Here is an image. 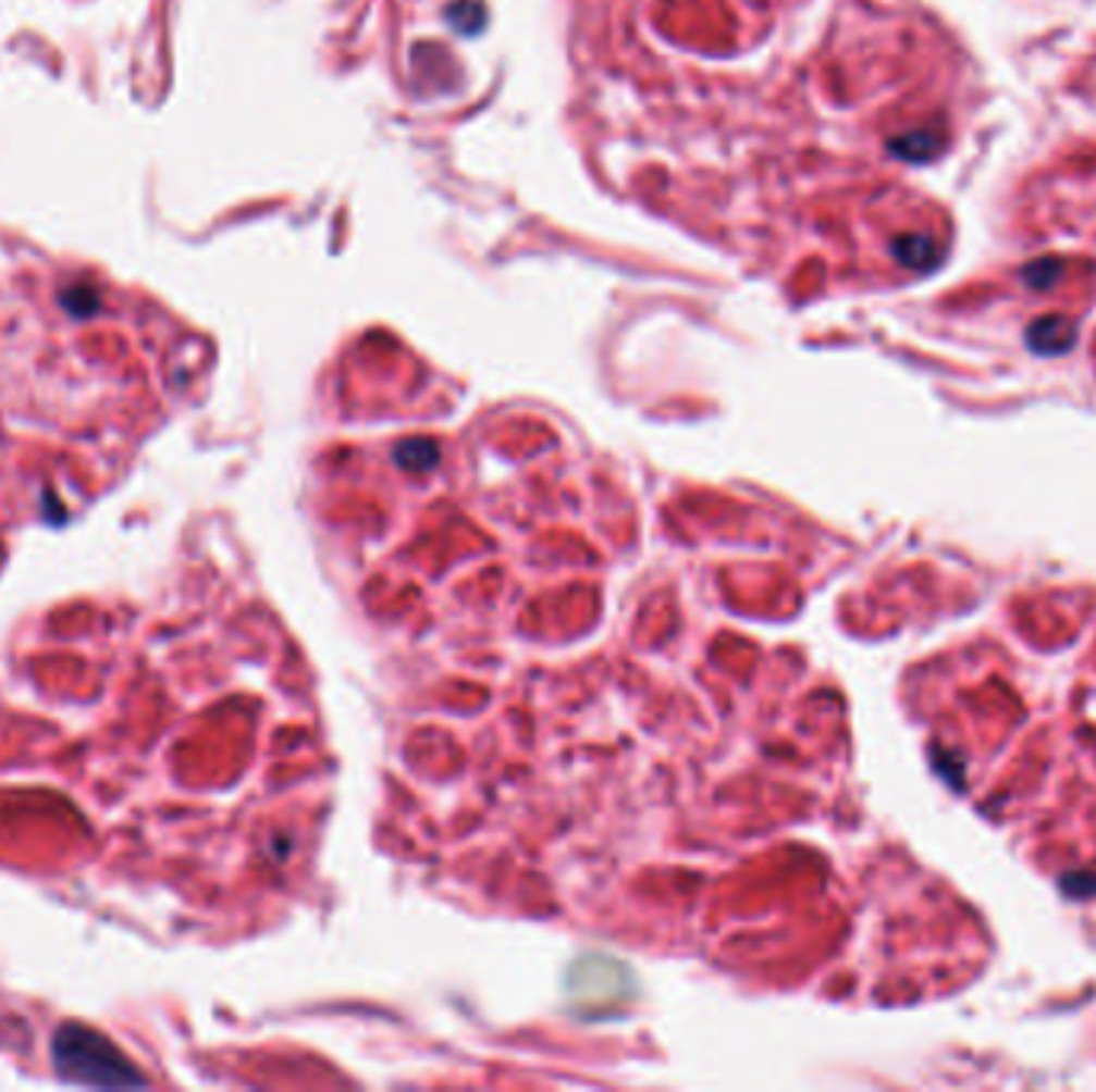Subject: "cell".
Listing matches in <instances>:
<instances>
[{
    "label": "cell",
    "mask_w": 1096,
    "mask_h": 1092,
    "mask_svg": "<svg viewBox=\"0 0 1096 1092\" xmlns=\"http://www.w3.org/2000/svg\"><path fill=\"white\" fill-rule=\"evenodd\" d=\"M56 1070L84 1087H145V1074L115 1047L113 1041L84 1026H61L52 1038Z\"/></svg>",
    "instance_id": "cell-1"
}]
</instances>
